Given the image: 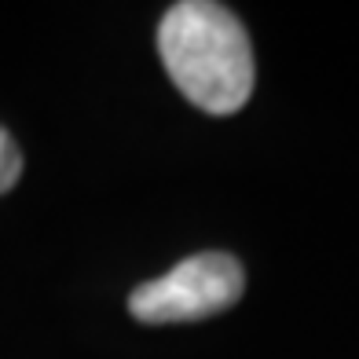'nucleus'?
<instances>
[{"label":"nucleus","instance_id":"obj_3","mask_svg":"<svg viewBox=\"0 0 359 359\" xmlns=\"http://www.w3.org/2000/svg\"><path fill=\"white\" fill-rule=\"evenodd\" d=\"M22 176V151L8 128H0V194H8Z\"/></svg>","mask_w":359,"mask_h":359},{"label":"nucleus","instance_id":"obj_1","mask_svg":"<svg viewBox=\"0 0 359 359\" xmlns=\"http://www.w3.org/2000/svg\"><path fill=\"white\" fill-rule=\"evenodd\" d=\"M158 55L172 85L205 114H235L253 92V48L238 15L213 0H184L158 26Z\"/></svg>","mask_w":359,"mask_h":359},{"label":"nucleus","instance_id":"obj_2","mask_svg":"<svg viewBox=\"0 0 359 359\" xmlns=\"http://www.w3.org/2000/svg\"><path fill=\"white\" fill-rule=\"evenodd\" d=\"M246 290V271L231 253L209 250L128 293V312L140 323L165 326V323H198L209 316L227 312Z\"/></svg>","mask_w":359,"mask_h":359}]
</instances>
